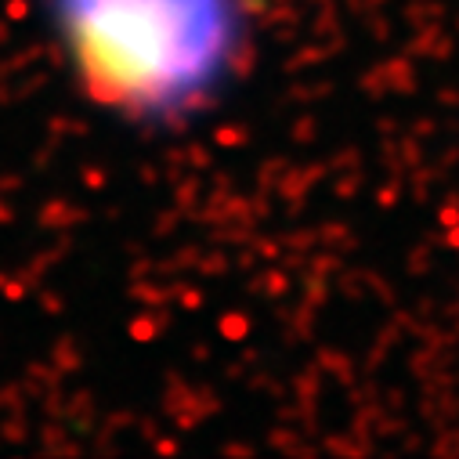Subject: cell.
<instances>
[{
    "label": "cell",
    "instance_id": "obj_1",
    "mask_svg": "<svg viewBox=\"0 0 459 459\" xmlns=\"http://www.w3.org/2000/svg\"><path fill=\"white\" fill-rule=\"evenodd\" d=\"M91 101L124 117L188 108L228 65L232 0H51Z\"/></svg>",
    "mask_w": 459,
    "mask_h": 459
}]
</instances>
